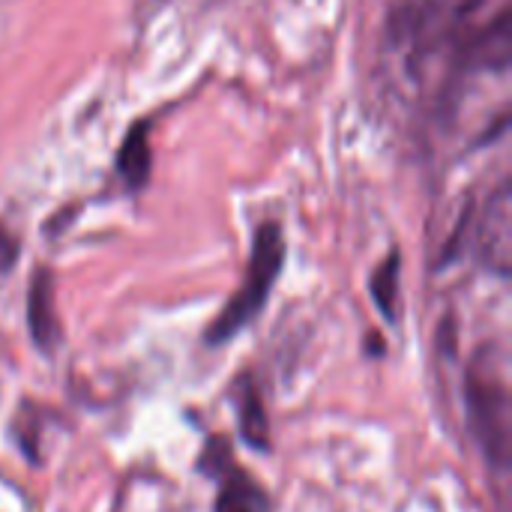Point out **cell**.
<instances>
[{"mask_svg": "<svg viewBox=\"0 0 512 512\" xmlns=\"http://www.w3.org/2000/svg\"><path fill=\"white\" fill-rule=\"evenodd\" d=\"M468 432L495 477H507L512 465V396L504 360L495 348H480L465 369Z\"/></svg>", "mask_w": 512, "mask_h": 512, "instance_id": "obj_1", "label": "cell"}, {"mask_svg": "<svg viewBox=\"0 0 512 512\" xmlns=\"http://www.w3.org/2000/svg\"><path fill=\"white\" fill-rule=\"evenodd\" d=\"M282 267H285V234H282L279 222L267 219L252 234V252H249V264H246V276H243L240 288L231 294V300L222 306V312L204 330L207 348L228 345L264 312V306L282 276Z\"/></svg>", "mask_w": 512, "mask_h": 512, "instance_id": "obj_2", "label": "cell"}, {"mask_svg": "<svg viewBox=\"0 0 512 512\" xmlns=\"http://www.w3.org/2000/svg\"><path fill=\"white\" fill-rule=\"evenodd\" d=\"M195 471L219 486L216 498H213V512H270L267 492L258 486L255 477H249L237 465L234 447L225 435L207 438V444L195 462Z\"/></svg>", "mask_w": 512, "mask_h": 512, "instance_id": "obj_3", "label": "cell"}, {"mask_svg": "<svg viewBox=\"0 0 512 512\" xmlns=\"http://www.w3.org/2000/svg\"><path fill=\"white\" fill-rule=\"evenodd\" d=\"M27 330H30V342L45 357H51L63 342L57 303H54V273L48 267H36L33 276H30V285H27Z\"/></svg>", "mask_w": 512, "mask_h": 512, "instance_id": "obj_4", "label": "cell"}, {"mask_svg": "<svg viewBox=\"0 0 512 512\" xmlns=\"http://www.w3.org/2000/svg\"><path fill=\"white\" fill-rule=\"evenodd\" d=\"M228 399L234 405L243 444L255 453H270V447H273L270 444V417H267V405H264V396L258 390V381L249 369L231 381Z\"/></svg>", "mask_w": 512, "mask_h": 512, "instance_id": "obj_5", "label": "cell"}, {"mask_svg": "<svg viewBox=\"0 0 512 512\" xmlns=\"http://www.w3.org/2000/svg\"><path fill=\"white\" fill-rule=\"evenodd\" d=\"M117 174L132 192H141L153 174V150H150V120L141 117L132 123L117 150Z\"/></svg>", "mask_w": 512, "mask_h": 512, "instance_id": "obj_6", "label": "cell"}, {"mask_svg": "<svg viewBox=\"0 0 512 512\" xmlns=\"http://www.w3.org/2000/svg\"><path fill=\"white\" fill-rule=\"evenodd\" d=\"M512 54V24L510 9H501L498 18L489 24V30L477 33L465 45V63L468 66H489V69H507Z\"/></svg>", "mask_w": 512, "mask_h": 512, "instance_id": "obj_7", "label": "cell"}, {"mask_svg": "<svg viewBox=\"0 0 512 512\" xmlns=\"http://www.w3.org/2000/svg\"><path fill=\"white\" fill-rule=\"evenodd\" d=\"M369 294L375 309L387 324H399L402 318V252L390 249L384 261L369 276Z\"/></svg>", "mask_w": 512, "mask_h": 512, "instance_id": "obj_8", "label": "cell"}, {"mask_svg": "<svg viewBox=\"0 0 512 512\" xmlns=\"http://www.w3.org/2000/svg\"><path fill=\"white\" fill-rule=\"evenodd\" d=\"M42 408L33 402H24L21 411L12 420V438L18 444V450L24 453V459L30 465H42V453H39V423H42Z\"/></svg>", "mask_w": 512, "mask_h": 512, "instance_id": "obj_9", "label": "cell"}, {"mask_svg": "<svg viewBox=\"0 0 512 512\" xmlns=\"http://www.w3.org/2000/svg\"><path fill=\"white\" fill-rule=\"evenodd\" d=\"M15 261H18V243H15V237H9V234L0 228V273L12 270Z\"/></svg>", "mask_w": 512, "mask_h": 512, "instance_id": "obj_10", "label": "cell"}, {"mask_svg": "<svg viewBox=\"0 0 512 512\" xmlns=\"http://www.w3.org/2000/svg\"><path fill=\"white\" fill-rule=\"evenodd\" d=\"M480 3H483V0H462V6H459V12H465V15H468V12H474V9H477Z\"/></svg>", "mask_w": 512, "mask_h": 512, "instance_id": "obj_11", "label": "cell"}]
</instances>
